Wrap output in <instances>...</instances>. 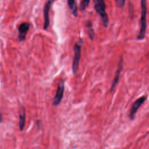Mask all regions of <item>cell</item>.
<instances>
[{"instance_id":"2","label":"cell","mask_w":149,"mask_h":149,"mask_svg":"<svg viewBox=\"0 0 149 149\" xmlns=\"http://www.w3.org/2000/svg\"><path fill=\"white\" fill-rule=\"evenodd\" d=\"M93 2L94 9L100 16L104 27L107 28L109 24V19L106 12V4L104 0H93Z\"/></svg>"},{"instance_id":"12","label":"cell","mask_w":149,"mask_h":149,"mask_svg":"<svg viewBox=\"0 0 149 149\" xmlns=\"http://www.w3.org/2000/svg\"><path fill=\"white\" fill-rule=\"evenodd\" d=\"M91 0H81L80 4V11H84L88 6Z\"/></svg>"},{"instance_id":"5","label":"cell","mask_w":149,"mask_h":149,"mask_svg":"<svg viewBox=\"0 0 149 149\" xmlns=\"http://www.w3.org/2000/svg\"><path fill=\"white\" fill-rule=\"evenodd\" d=\"M55 0H48L44 6V12H43V15H44V22L43 25V29L47 30L49 25V12L50 8L53 4V3L55 2Z\"/></svg>"},{"instance_id":"11","label":"cell","mask_w":149,"mask_h":149,"mask_svg":"<svg viewBox=\"0 0 149 149\" xmlns=\"http://www.w3.org/2000/svg\"><path fill=\"white\" fill-rule=\"evenodd\" d=\"M86 29H87V33H88L90 38L91 40H93L94 38V29H93V24L90 20H88L86 22Z\"/></svg>"},{"instance_id":"13","label":"cell","mask_w":149,"mask_h":149,"mask_svg":"<svg viewBox=\"0 0 149 149\" xmlns=\"http://www.w3.org/2000/svg\"><path fill=\"white\" fill-rule=\"evenodd\" d=\"M116 6L119 8H122L125 3L126 0H115Z\"/></svg>"},{"instance_id":"9","label":"cell","mask_w":149,"mask_h":149,"mask_svg":"<svg viewBox=\"0 0 149 149\" xmlns=\"http://www.w3.org/2000/svg\"><path fill=\"white\" fill-rule=\"evenodd\" d=\"M19 130L20 131H23L25 122H26V111L23 107H22L19 110Z\"/></svg>"},{"instance_id":"10","label":"cell","mask_w":149,"mask_h":149,"mask_svg":"<svg viewBox=\"0 0 149 149\" xmlns=\"http://www.w3.org/2000/svg\"><path fill=\"white\" fill-rule=\"evenodd\" d=\"M68 5L72 15L76 17L77 16V7L76 0H68Z\"/></svg>"},{"instance_id":"4","label":"cell","mask_w":149,"mask_h":149,"mask_svg":"<svg viewBox=\"0 0 149 149\" xmlns=\"http://www.w3.org/2000/svg\"><path fill=\"white\" fill-rule=\"evenodd\" d=\"M65 90V85H64V81L63 80H60L57 85V88L56 90L55 95L53 99L52 104L54 105H58L62 101L63 96V93Z\"/></svg>"},{"instance_id":"6","label":"cell","mask_w":149,"mask_h":149,"mask_svg":"<svg viewBox=\"0 0 149 149\" xmlns=\"http://www.w3.org/2000/svg\"><path fill=\"white\" fill-rule=\"evenodd\" d=\"M146 99H147V96L144 95L134 101L129 112V118L130 119L132 120L134 118V116L137 111L140 108V107L142 105V104L145 102Z\"/></svg>"},{"instance_id":"14","label":"cell","mask_w":149,"mask_h":149,"mask_svg":"<svg viewBox=\"0 0 149 149\" xmlns=\"http://www.w3.org/2000/svg\"><path fill=\"white\" fill-rule=\"evenodd\" d=\"M2 120H3V118H2V115L1 113H0V123L2 122Z\"/></svg>"},{"instance_id":"7","label":"cell","mask_w":149,"mask_h":149,"mask_svg":"<svg viewBox=\"0 0 149 149\" xmlns=\"http://www.w3.org/2000/svg\"><path fill=\"white\" fill-rule=\"evenodd\" d=\"M122 69H123V58H122V56H120V59H119V63H118V66L117 70L116 71L114 78H113V79L112 80V84L111 85V87H110V90H109L110 92H112L114 90L115 87L116 86V85L118 83L119 76H120V72L122 70Z\"/></svg>"},{"instance_id":"1","label":"cell","mask_w":149,"mask_h":149,"mask_svg":"<svg viewBox=\"0 0 149 149\" xmlns=\"http://www.w3.org/2000/svg\"><path fill=\"white\" fill-rule=\"evenodd\" d=\"M141 2V17L140 20V27L137 36V40H142L144 38L147 27V0H140Z\"/></svg>"},{"instance_id":"8","label":"cell","mask_w":149,"mask_h":149,"mask_svg":"<svg viewBox=\"0 0 149 149\" xmlns=\"http://www.w3.org/2000/svg\"><path fill=\"white\" fill-rule=\"evenodd\" d=\"M30 26V24L27 22H23L19 25L18 27V38L20 41H23L25 40Z\"/></svg>"},{"instance_id":"3","label":"cell","mask_w":149,"mask_h":149,"mask_svg":"<svg viewBox=\"0 0 149 149\" xmlns=\"http://www.w3.org/2000/svg\"><path fill=\"white\" fill-rule=\"evenodd\" d=\"M83 41L82 39L78 40L73 45L74 56L72 63V72L73 74H76L79 68V62L81 56V48Z\"/></svg>"}]
</instances>
